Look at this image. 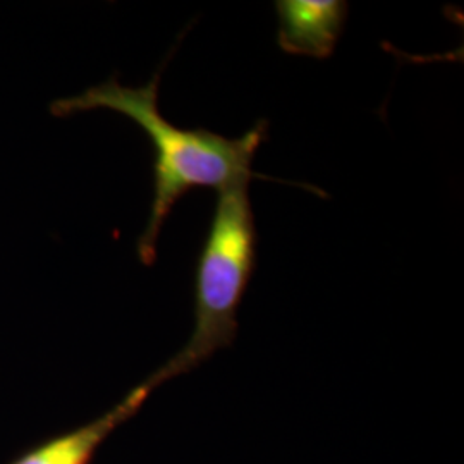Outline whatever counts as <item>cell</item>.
<instances>
[{
	"mask_svg": "<svg viewBox=\"0 0 464 464\" xmlns=\"http://www.w3.org/2000/svg\"><path fill=\"white\" fill-rule=\"evenodd\" d=\"M248 184L218 191L195 272L193 332L183 349L147 379L155 389L229 348L237 335V312L255 274L258 246Z\"/></svg>",
	"mask_w": 464,
	"mask_h": 464,
	"instance_id": "cell-2",
	"label": "cell"
},
{
	"mask_svg": "<svg viewBox=\"0 0 464 464\" xmlns=\"http://www.w3.org/2000/svg\"><path fill=\"white\" fill-rule=\"evenodd\" d=\"M153 391L155 389L149 382H141L112 410L97 420L42 442L40 446L23 452L11 464H92L107 437L133 418Z\"/></svg>",
	"mask_w": 464,
	"mask_h": 464,
	"instance_id": "cell-4",
	"label": "cell"
},
{
	"mask_svg": "<svg viewBox=\"0 0 464 464\" xmlns=\"http://www.w3.org/2000/svg\"><path fill=\"white\" fill-rule=\"evenodd\" d=\"M160 71L143 86H122L111 78L69 99L55 100L52 114L69 117L109 109L136 122L149 136L153 149V199L149 222L138 239V258L143 266L157 260L159 236L174 205L191 189L212 188L224 191L249 183L253 160L266 140V122L260 121L239 138H226L208 130H184L162 116L159 109Z\"/></svg>",
	"mask_w": 464,
	"mask_h": 464,
	"instance_id": "cell-1",
	"label": "cell"
},
{
	"mask_svg": "<svg viewBox=\"0 0 464 464\" xmlns=\"http://www.w3.org/2000/svg\"><path fill=\"white\" fill-rule=\"evenodd\" d=\"M348 4L343 0H281L277 44L285 53L327 59L344 32Z\"/></svg>",
	"mask_w": 464,
	"mask_h": 464,
	"instance_id": "cell-3",
	"label": "cell"
}]
</instances>
